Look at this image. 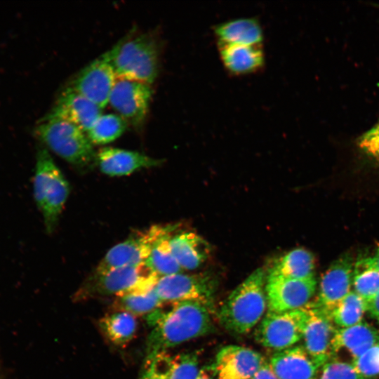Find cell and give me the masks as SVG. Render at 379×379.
Masks as SVG:
<instances>
[{"instance_id":"cell-1","label":"cell","mask_w":379,"mask_h":379,"mask_svg":"<svg viewBox=\"0 0 379 379\" xmlns=\"http://www.w3.org/2000/svg\"><path fill=\"white\" fill-rule=\"evenodd\" d=\"M146 317L151 331L146 343V357L166 352L213 330L209 308L195 301L171 302Z\"/></svg>"},{"instance_id":"cell-2","label":"cell","mask_w":379,"mask_h":379,"mask_svg":"<svg viewBox=\"0 0 379 379\" xmlns=\"http://www.w3.org/2000/svg\"><path fill=\"white\" fill-rule=\"evenodd\" d=\"M266 281L265 270L258 268L230 294L218 313L227 331L244 335L260 323L267 311Z\"/></svg>"},{"instance_id":"cell-3","label":"cell","mask_w":379,"mask_h":379,"mask_svg":"<svg viewBox=\"0 0 379 379\" xmlns=\"http://www.w3.org/2000/svg\"><path fill=\"white\" fill-rule=\"evenodd\" d=\"M117 79L152 84L159 69V51L148 34L121 40L105 52Z\"/></svg>"},{"instance_id":"cell-4","label":"cell","mask_w":379,"mask_h":379,"mask_svg":"<svg viewBox=\"0 0 379 379\" xmlns=\"http://www.w3.org/2000/svg\"><path fill=\"white\" fill-rule=\"evenodd\" d=\"M69 185L48 150L38 149L33 181L34 197L46 230L52 233L69 194Z\"/></svg>"},{"instance_id":"cell-5","label":"cell","mask_w":379,"mask_h":379,"mask_svg":"<svg viewBox=\"0 0 379 379\" xmlns=\"http://www.w3.org/2000/svg\"><path fill=\"white\" fill-rule=\"evenodd\" d=\"M159 277L145 264L94 272L75 294L76 299L142 292L153 288Z\"/></svg>"},{"instance_id":"cell-6","label":"cell","mask_w":379,"mask_h":379,"mask_svg":"<svg viewBox=\"0 0 379 379\" xmlns=\"http://www.w3.org/2000/svg\"><path fill=\"white\" fill-rule=\"evenodd\" d=\"M36 134L51 151L77 167L84 168L95 161L96 153L86 133L69 122L44 117Z\"/></svg>"},{"instance_id":"cell-7","label":"cell","mask_w":379,"mask_h":379,"mask_svg":"<svg viewBox=\"0 0 379 379\" xmlns=\"http://www.w3.org/2000/svg\"><path fill=\"white\" fill-rule=\"evenodd\" d=\"M302 346L317 366L332 358V346L337 328L331 318L312 301L300 309Z\"/></svg>"},{"instance_id":"cell-8","label":"cell","mask_w":379,"mask_h":379,"mask_svg":"<svg viewBox=\"0 0 379 379\" xmlns=\"http://www.w3.org/2000/svg\"><path fill=\"white\" fill-rule=\"evenodd\" d=\"M170 225H153L143 231L133 232L125 241L111 248L99 262L95 272L138 266L145 264L154 241Z\"/></svg>"},{"instance_id":"cell-9","label":"cell","mask_w":379,"mask_h":379,"mask_svg":"<svg viewBox=\"0 0 379 379\" xmlns=\"http://www.w3.org/2000/svg\"><path fill=\"white\" fill-rule=\"evenodd\" d=\"M316 288L314 277L293 279L267 274L265 285L267 311L284 312L300 310L311 302Z\"/></svg>"},{"instance_id":"cell-10","label":"cell","mask_w":379,"mask_h":379,"mask_svg":"<svg viewBox=\"0 0 379 379\" xmlns=\"http://www.w3.org/2000/svg\"><path fill=\"white\" fill-rule=\"evenodd\" d=\"M255 338L265 347L288 349L302 338L300 309L284 312L267 311L255 331Z\"/></svg>"},{"instance_id":"cell-11","label":"cell","mask_w":379,"mask_h":379,"mask_svg":"<svg viewBox=\"0 0 379 379\" xmlns=\"http://www.w3.org/2000/svg\"><path fill=\"white\" fill-rule=\"evenodd\" d=\"M152 93L150 84L117 79L108 104L127 124L140 128L147 117Z\"/></svg>"},{"instance_id":"cell-12","label":"cell","mask_w":379,"mask_h":379,"mask_svg":"<svg viewBox=\"0 0 379 379\" xmlns=\"http://www.w3.org/2000/svg\"><path fill=\"white\" fill-rule=\"evenodd\" d=\"M153 290L164 303L195 301L213 310V286L204 277L182 273L161 277Z\"/></svg>"},{"instance_id":"cell-13","label":"cell","mask_w":379,"mask_h":379,"mask_svg":"<svg viewBox=\"0 0 379 379\" xmlns=\"http://www.w3.org/2000/svg\"><path fill=\"white\" fill-rule=\"evenodd\" d=\"M117 79L105 53L84 67L68 87L103 109L109 102Z\"/></svg>"},{"instance_id":"cell-14","label":"cell","mask_w":379,"mask_h":379,"mask_svg":"<svg viewBox=\"0 0 379 379\" xmlns=\"http://www.w3.org/2000/svg\"><path fill=\"white\" fill-rule=\"evenodd\" d=\"M353 269V260L350 255L335 260L321 277L317 298L312 301V304L330 316L351 291Z\"/></svg>"},{"instance_id":"cell-15","label":"cell","mask_w":379,"mask_h":379,"mask_svg":"<svg viewBox=\"0 0 379 379\" xmlns=\"http://www.w3.org/2000/svg\"><path fill=\"white\" fill-rule=\"evenodd\" d=\"M102 110L97 105L67 87L60 94L44 118L65 121L86 133L102 115Z\"/></svg>"},{"instance_id":"cell-16","label":"cell","mask_w":379,"mask_h":379,"mask_svg":"<svg viewBox=\"0 0 379 379\" xmlns=\"http://www.w3.org/2000/svg\"><path fill=\"white\" fill-rule=\"evenodd\" d=\"M266 359L249 347L229 345L216 354L214 364L218 379H251Z\"/></svg>"},{"instance_id":"cell-17","label":"cell","mask_w":379,"mask_h":379,"mask_svg":"<svg viewBox=\"0 0 379 379\" xmlns=\"http://www.w3.org/2000/svg\"><path fill=\"white\" fill-rule=\"evenodd\" d=\"M95 161L100 171L109 176L127 175L141 168L157 166L161 162L138 152L110 147L101 148L96 153Z\"/></svg>"},{"instance_id":"cell-18","label":"cell","mask_w":379,"mask_h":379,"mask_svg":"<svg viewBox=\"0 0 379 379\" xmlns=\"http://www.w3.org/2000/svg\"><path fill=\"white\" fill-rule=\"evenodd\" d=\"M268 362L278 379H314L321 368L302 345L277 351Z\"/></svg>"},{"instance_id":"cell-19","label":"cell","mask_w":379,"mask_h":379,"mask_svg":"<svg viewBox=\"0 0 379 379\" xmlns=\"http://www.w3.org/2000/svg\"><path fill=\"white\" fill-rule=\"evenodd\" d=\"M218 51L222 65L233 75L255 73L265 65L261 45L218 44Z\"/></svg>"},{"instance_id":"cell-20","label":"cell","mask_w":379,"mask_h":379,"mask_svg":"<svg viewBox=\"0 0 379 379\" xmlns=\"http://www.w3.org/2000/svg\"><path fill=\"white\" fill-rule=\"evenodd\" d=\"M377 343L379 330L364 321L350 327L339 328L333 341L332 358L344 350L352 361Z\"/></svg>"},{"instance_id":"cell-21","label":"cell","mask_w":379,"mask_h":379,"mask_svg":"<svg viewBox=\"0 0 379 379\" xmlns=\"http://www.w3.org/2000/svg\"><path fill=\"white\" fill-rule=\"evenodd\" d=\"M218 44L261 45L264 34L260 22L255 18H241L215 26Z\"/></svg>"},{"instance_id":"cell-22","label":"cell","mask_w":379,"mask_h":379,"mask_svg":"<svg viewBox=\"0 0 379 379\" xmlns=\"http://www.w3.org/2000/svg\"><path fill=\"white\" fill-rule=\"evenodd\" d=\"M170 246L180 266L185 270L199 267L210 253L208 244L202 237L191 232L172 235Z\"/></svg>"},{"instance_id":"cell-23","label":"cell","mask_w":379,"mask_h":379,"mask_svg":"<svg viewBox=\"0 0 379 379\" xmlns=\"http://www.w3.org/2000/svg\"><path fill=\"white\" fill-rule=\"evenodd\" d=\"M314 258L305 248H295L277 258L268 270L267 274L293 279L314 277Z\"/></svg>"},{"instance_id":"cell-24","label":"cell","mask_w":379,"mask_h":379,"mask_svg":"<svg viewBox=\"0 0 379 379\" xmlns=\"http://www.w3.org/2000/svg\"><path fill=\"white\" fill-rule=\"evenodd\" d=\"M175 230L174 225H170L153 244L149 256L145 264L159 277L176 273H181L182 267L172 253L170 239Z\"/></svg>"},{"instance_id":"cell-25","label":"cell","mask_w":379,"mask_h":379,"mask_svg":"<svg viewBox=\"0 0 379 379\" xmlns=\"http://www.w3.org/2000/svg\"><path fill=\"white\" fill-rule=\"evenodd\" d=\"M105 337L116 345H124L135 335L137 321L134 315L124 311L106 314L99 321Z\"/></svg>"},{"instance_id":"cell-26","label":"cell","mask_w":379,"mask_h":379,"mask_svg":"<svg viewBox=\"0 0 379 379\" xmlns=\"http://www.w3.org/2000/svg\"><path fill=\"white\" fill-rule=\"evenodd\" d=\"M352 286L366 305L379 293V272L371 257L362 258L354 265Z\"/></svg>"},{"instance_id":"cell-27","label":"cell","mask_w":379,"mask_h":379,"mask_svg":"<svg viewBox=\"0 0 379 379\" xmlns=\"http://www.w3.org/2000/svg\"><path fill=\"white\" fill-rule=\"evenodd\" d=\"M114 302L117 311L135 315H148L163 305L153 288L142 292H135L116 297Z\"/></svg>"},{"instance_id":"cell-28","label":"cell","mask_w":379,"mask_h":379,"mask_svg":"<svg viewBox=\"0 0 379 379\" xmlns=\"http://www.w3.org/2000/svg\"><path fill=\"white\" fill-rule=\"evenodd\" d=\"M367 311L365 301L351 291L334 308L330 317L336 326L347 328L361 322Z\"/></svg>"},{"instance_id":"cell-29","label":"cell","mask_w":379,"mask_h":379,"mask_svg":"<svg viewBox=\"0 0 379 379\" xmlns=\"http://www.w3.org/2000/svg\"><path fill=\"white\" fill-rule=\"evenodd\" d=\"M127 124L117 114H102L86 132V135L93 145H105L120 137Z\"/></svg>"},{"instance_id":"cell-30","label":"cell","mask_w":379,"mask_h":379,"mask_svg":"<svg viewBox=\"0 0 379 379\" xmlns=\"http://www.w3.org/2000/svg\"><path fill=\"white\" fill-rule=\"evenodd\" d=\"M198 354L194 352H183L171 357L168 379H197L201 368Z\"/></svg>"},{"instance_id":"cell-31","label":"cell","mask_w":379,"mask_h":379,"mask_svg":"<svg viewBox=\"0 0 379 379\" xmlns=\"http://www.w3.org/2000/svg\"><path fill=\"white\" fill-rule=\"evenodd\" d=\"M314 379H364L352 363L331 358L319 370Z\"/></svg>"},{"instance_id":"cell-32","label":"cell","mask_w":379,"mask_h":379,"mask_svg":"<svg viewBox=\"0 0 379 379\" xmlns=\"http://www.w3.org/2000/svg\"><path fill=\"white\" fill-rule=\"evenodd\" d=\"M356 371L364 379L379 378V343H377L352 361Z\"/></svg>"},{"instance_id":"cell-33","label":"cell","mask_w":379,"mask_h":379,"mask_svg":"<svg viewBox=\"0 0 379 379\" xmlns=\"http://www.w3.org/2000/svg\"><path fill=\"white\" fill-rule=\"evenodd\" d=\"M171 359L166 352L146 357L140 379H168Z\"/></svg>"},{"instance_id":"cell-34","label":"cell","mask_w":379,"mask_h":379,"mask_svg":"<svg viewBox=\"0 0 379 379\" xmlns=\"http://www.w3.org/2000/svg\"><path fill=\"white\" fill-rule=\"evenodd\" d=\"M357 145L364 153L379 163V128L369 129L358 139Z\"/></svg>"},{"instance_id":"cell-35","label":"cell","mask_w":379,"mask_h":379,"mask_svg":"<svg viewBox=\"0 0 379 379\" xmlns=\"http://www.w3.org/2000/svg\"><path fill=\"white\" fill-rule=\"evenodd\" d=\"M251 379H278L268 361L265 360Z\"/></svg>"},{"instance_id":"cell-36","label":"cell","mask_w":379,"mask_h":379,"mask_svg":"<svg viewBox=\"0 0 379 379\" xmlns=\"http://www.w3.org/2000/svg\"><path fill=\"white\" fill-rule=\"evenodd\" d=\"M367 311L379 322V293L367 304Z\"/></svg>"},{"instance_id":"cell-37","label":"cell","mask_w":379,"mask_h":379,"mask_svg":"<svg viewBox=\"0 0 379 379\" xmlns=\"http://www.w3.org/2000/svg\"><path fill=\"white\" fill-rule=\"evenodd\" d=\"M215 375L214 364L204 366L201 368L197 379H213Z\"/></svg>"},{"instance_id":"cell-38","label":"cell","mask_w":379,"mask_h":379,"mask_svg":"<svg viewBox=\"0 0 379 379\" xmlns=\"http://www.w3.org/2000/svg\"><path fill=\"white\" fill-rule=\"evenodd\" d=\"M371 258L373 266L379 272V245L377 247L375 255Z\"/></svg>"},{"instance_id":"cell-39","label":"cell","mask_w":379,"mask_h":379,"mask_svg":"<svg viewBox=\"0 0 379 379\" xmlns=\"http://www.w3.org/2000/svg\"><path fill=\"white\" fill-rule=\"evenodd\" d=\"M373 128H379V120H378V121L373 126Z\"/></svg>"}]
</instances>
